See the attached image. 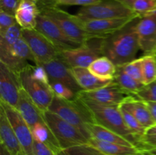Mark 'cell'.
<instances>
[{
  "instance_id": "cell-41",
  "label": "cell",
  "mask_w": 156,
  "mask_h": 155,
  "mask_svg": "<svg viewBox=\"0 0 156 155\" xmlns=\"http://www.w3.org/2000/svg\"><path fill=\"white\" fill-rule=\"evenodd\" d=\"M156 148V135H146L140 139V149L141 150Z\"/></svg>"
},
{
  "instance_id": "cell-12",
  "label": "cell",
  "mask_w": 156,
  "mask_h": 155,
  "mask_svg": "<svg viewBox=\"0 0 156 155\" xmlns=\"http://www.w3.org/2000/svg\"><path fill=\"white\" fill-rule=\"evenodd\" d=\"M35 29L44 35L59 51L76 48L81 46V44L69 39L56 23L41 13L37 17Z\"/></svg>"
},
{
  "instance_id": "cell-17",
  "label": "cell",
  "mask_w": 156,
  "mask_h": 155,
  "mask_svg": "<svg viewBox=\"0 0 156 155\" xmlns=\"http://www.w3.org/2000/svg\"><path fill=\"white\" fill-rule=\"evenodd\" d=\"M136 17L109 18L83 21L81 20L82 27L86 32L93 36H108L124 27Z\"/></svg>"
},
{
  "instance_id": "cell-45",
  "label": "cell",
  "mask_w": 156,
  "mask_h": 155,
  "mask_svg": "<svg viewBox=\"0 0 156 155\" xmlns=\"http://www.w3.org/2000/svg\"><path fill=\"white\" fill-rule=\"evenodd\" d=\"M0 155H12L9 150L2 143H0Z\"/></svg>"
},
{
  "instance_id": "cell-7",
  "label": "cell",
  "mask_w": 156,
  "mask_h": 155,
  "mask_svg": "<svg viewBox=\"0 0 156 155\" xmlns=\"http://www.w3.org/2000/svg\"><path fill=\"white\" fill-rule=\"evenodd\" d=\"M76 15L83 21L139 16L119 0H101L91 5L81 7Z\"/></svg>"
},
{
  "instance_id": "cell-1",
  "label": "cell",
  "mask_w": 156,
  "mask_h": 155,
  "mask_svg": "<svg viewBox=\"0 0 156 155\" xmlns=\"http://www.w3.org/2000/svg\"><path fill=\"white\" fill-rule=\"evenodd\" d=\"M140 16L133 19L118 31L105 36L102 43V54L116 66H123L136 59L140 50L136 25Z\"/></svg>"
},
{
  "instance_id": "cell-37",
  "label": "cell",
  "mask_w": 156,
  "mask_h": 155,
  "mask_svg": "<svg viewBox=\"0 0 156 155\" xmlns=\"http://www.w3.org/2000/svg\"><path fill=\"white\" fill-rule=\"evenodd\" d=\"M29 68H30V74H31V76L34 78L41 82H44L45 84H50L48 74H47L45 68L42 65H38V64L34 65H30Z\"/></svg>"
},
{
  "instance_id": "cell-4",
  "label": "cell",
  "mask_w": 156,
  "mask_h": 155,
  "mask_svg": "<svg viewBox=\"0 0 156 155\" xmlns=\"http://www.w3.org/2000/svg\"><path fill=\"white\" fill-rule=\"evenodd\" d=\"M40 12L56 23L69 39L77 43H85L91 37L82 27L80 19L76 16L59 9L56 5H45L39 7Z\"/></svg>"
},
{
  "instance_id": "cell-11",
  "label": "cell",
  "mask_w": 156,
  "mask_h": 155,
  "mask_svg": "<svg viewBox=\"0 0 156 155\" xmlns=\"http://www.w3.org/2000/svg\"><path fill=\"white\" fill-rule=\"evenodd\" d=\"M0 105L5 109L23 152L26 155H34V137L27 123L21 116L17 108L5 103L2 100L0 101Z\"/></svg>"
},
{
  "instance_id": "cell-51",
  "label": "cell",
  "mask_w": 156,
  "mask_h": 155,
  "mask_svg": "<svg viewBox=\"0 0 156 155\" xmlns=\"http://www.w3.org/2000/svg\"><path fill=\"white\" fill-rule=\"evenodd\" d=\"M154 55H155V57H156V52H155V53H154Z\"/></svg>"
},
{
  "instance_id": "cell-13",
  "label": "cell",
  "mask_w": 156,
  "mask_h": 155,
  "mask_svg": "<svg viewBox=\"0 0 156 155\" xmlns=\"http://www.w3.org/2000/svg\"><path fill=\"white\" fill-rule=\"evenodd\" d=\"M22 89L18 74L0 62V97L1 100L17 108Z\"/></svg>"
},
{
  "instance_id": "cell-26",
  "label": "cell",
  "mask_w": 156,
  "mask_h": 155,
  "mask_svg": "<svg viewBox=\"0 0 156 155\" xmlns=\"http://www.w3.org/2000/svg\"><path fill=\"white\" fill-rule=\"evenodd\" d=\"M88 69L96 77L104 80H113L117 66L106 56H101L88 66Z\"/></svg>"
},
{
  "instance_id": "cell-49",
  "label": "cell",
  "mask_w": 156,
  "mask_h": 155,
  "mask_svg": "<svg viewBox=\"0 0 156 155\" xmlns=\"http://www.w3.org/2000/svg\"><path fill=\"white\" fill-rule=\"evenodd\" d=\"M139 155H152V154H150V153H146V152H145V151H143V150H142L141 153H140Z\"/></svg>"
},
{
  "instance_id": "cell-47",
  "label": "cell",
  "mask_w": 156,
  "mask_h": 155,
  "mask_svg": "<svg viewBox=\"0 0 156 155\" xmlns=\"http://www.w3.org/2000/svg\"><path fill=\"white\" fill-rule=\"evenodd\" d=\"M56 155H71L65 149H61L59 151H57L56 153Z\"/></svg>"
},
{
  "instance_id": "cell-10",
  "label": "cell",
  "mask_w": 156,
  "mask_h": 155,
  "mask_svg": "<svg viewBox=\"0 0 156 155\" xmlns=\"http://www.w3.org/2000/svg\"><path fill=\"white\" fill-rule=\"evenodd\" d=\"M28 61L36 65L34 56L22 36L9 49L0 50V62L18 74L27 68Z\"/></svg>"
},
{
  "instance_id": "cell-31",
  "label": "cell",
  "mask_w": 156,
  "mask_h": 155,
  "mask_svg": "<svg viewBox=\"0 0 156 155\" xmlns=\"http://www.w3.org/2000/svg\"><path fill=\"white\" fill-rule=\"evenodd\" d=\"M123 68L129 75L144 84L143 74V57L133 59L123 65Z\"/></svg>"
},
{
  "instance_id": "cell-24",
  "label": "cell",
  "mask_w": 156,
  "mask_h": 155,
  "mask_svg": "<svg viewBox=\"0 0 156 155\" xmlns=\"http://www.w3.org/2000/svg\"><path fill=\"white\" fill-rule=\"evenodd\" d=\"M88 144L100 150L105 155H139L142 151L136 147L106 142L93 138H90Z\"/></svg>"
},
{
  "instance_id": "cell-21",
  "label": "cell",
  "mask_w": 156,
  "mask_h": 155,
  "mask_svg": "<svg viewBox=\"0 0 156 155\" xmlns=\"http://www.w3.org/2000/svg\"><path fill=\"white\" fill-rule=\"evenodd\" d=\"M0 143L9 150L12 155H17L23 151L19 141L9 122L5 109L0 105Z\"/></svg>"
},
{
  "instance_id": "cell-9",
  "label": "cell",
  "mask_w": 156,
  "mask_h": 155,
  "mask_svg": "<svg viewBox=\"0 0 156 155\" xmlns=\"http://www.w3.org/2000/svg\"><path fill=\"white\" fill-rule=\"evenodd\" d=\"M21 36L27 42L36 60V65H43L58 57L59 50L36 29H22Z\"/></svg>"
},
{
  "instance_id": "cell-8",
  "label": "cell",
  "mask_w": 156,
  "mask_h": 155,
  "mask_svg": "<svg viewBox=\"0 0 156 155\" xmlns=\"http://www.w3.org/2000/svg\"><path fill=\"white\" fill-rule=\"evenodd\" d=\"M30 65L29 64L27 68L18 74L21 86L38 108L44 112L48 110L54 94L50 84L36 80L32 77L29 68Z\"/></svg>"
},
{
  "instance_id": "cell-50",
  "label": "cell",
  "mask_w": 156,
  "mask_h": 155,
  "mask_svg": "<svg viewBox=\"0 0 156 155\" xmlns=\"http://www.w3.org/2000/svg\"><path fill=\"white\" fill-rule=\"evenodd\" d=\"M17 155H26V154H25V153H24V152L21 151V153H18V154H17Z\"/></svg>"
},
{
  "instance_id": "cell-32",
  "label": "cell",
  "mask_w": 156,
  "mask_h": 155,
  "mask_svg": "<svg viewBox=\"0 0 156 155\" xmlns=\"http://www.w3.org/2000/svg\"><path fill=\"white\" fill-rule=\"evenodd\" d=\"M50 86L56 97L68 100L78 98V94L63 84L57 81H50Z\"/></svg>"
},
{
  "instance_id": "cell-22",
  "label": "cell",
  "mask_w": 156,
  "mask_h": 155,
  "mask_svg": "<svg viewBox=\"0 0 156 155\" xmlns=\"http://www.w3.org/2000/svg\"><path fill=\"white\" fill-rule=\"evenodd\" d=\"M71 69L76 81L82 91H88L99 89L107 86L113 81V80H104L96 77L88 68L75 67L71 68Z\"/></svg>"
},
{
  "instance_id": "cell-42",
  "label": "cell",
  "mask_w": 156,
  "mask_h": 155,
  "mask_svg": "<svg viewBox=\"0 0 156 155\" xmlns=\"http://www.w3.org/2000/svg\"><path fill=\"white\" fill-rule=\"evenodd\" d=\"M146 103L156 122V103H153V102H146Z\"/></svg>"
},
{
  "instance_id": "cell-23",
  "label": "cell",
  "mask_w": 156,
  "mask_h": 155,
  "mask_svg": "<svg viewBox=\"0 0 156 155\" xmlns=\"http://www.w3.org/2000/svg\"><path fill=\"white\" fill-rule=\"evenodd\" d=\"M87 128L91 137L93 138L106 142L114 143V144L129 146V147H136L130 141L122 137L121 135L97 123H88Z\"/></svg>"
},
{
  "instance_id": "cell-40",
  "label": "cell",
  "mask_w": 156,
  "mask_h": 155,
  "mask_svg": "<svg viewBox=\"0 0 156 155\" xmlns=\"http://www.w3.org/2000/svg\"><path fill=\"white\" fill-rule=\"evenodd\" d=\"M34 155H56V152L44 143L34 139Z\"/></svg>"
},
{
  "instance_id": "cell-38",
  "label": "cell",
  "mask_w": 156,
  "mask_h": 155,
  "mask_svg": "<svg viewBox=\"0 0 156 155\" xmlns=\"http://www.w3.org/2000/svg\"><path fill=\"white\" fill-rule=\"evenodd\" d=\"M101 0H56L54 5L56 6H73V5H79L84 7V6H88L94 5L95 3L99 2Z\"/></svg>"
},
{
  "instance_id": "cell-27",
  "label": "cell",
  "mask_w": 156,
  "mask_h": 155,
  "mask_svg": "<svg viewBox=\"0 0 156 155\" xmlns=\"http://www.w3.org/2000/svg\"><path fill=\"white\" fill-rule=\"evenodd\" d=\"M34 139L47 144L55 152L61 150V147L47 122L37 123L30 129Z\"/></svg>"
},
{
  "instance_id": "cell-15",
  "label": "cell",
  "mask_w": 156,
  "mask_h": 155,
  "mask_svg": "<svg viewBox=\"0 0 156 155\" xmlns=\"http://www.w3.org/2000/svg\"><path fill=\"white\" fill-rule=\"evenodd\" d=\"M140 50L145 55L156 52V11L140 16L136 25Z\"/></svg>"
},
{
  "instance_id": "cell-52",
  "label": "cell",
  "mask_w": 156,
  "mask_h": 155,
  "mask_svg": "<svg viewBox=\"0 0 156 155\" xmlns=\"http://www.w3.org/2000/svg\"><path fill=\"white\" fill-rule=\"evenodd\" d=\"M34 1H36V2H37V1H38V0H34Z\"/></svg>"
},
{
  "instance_id": "cell-20",
  "label": "cell",
  "mask_w": 156,
  "mask_h": 155,
  "mask_svg": "<svg viewBox=\"0 0 156 155\" xmlns=\"http://www.w3.org/2000/svg\"><path fill=\"white\" fill-rule=\"evenodd\" d=\"M37 2L34 0H21L15 12L17 23L22 29L36 28L37 19L40 15Z\"/></svg>"
},
{
  "instance_id": "cell-14",
  "label": "cell",
  "mask_w": 156,
  "mask_h": 155,
  "mask_svg": "<svg viewBox=\"0 0 156 155\" xmlns=\"http://www.w3.org/2000/svg\"><path fill=\"white\" fill-rule=\"evenodd\" d=\"M129 96L114 81L107 86L94 91H81L78 97L83 100L102 103V104H120Z\"/></svg>"
},
{
  "instance_id": "cell-16",
  "label": "cell",
  "mask_w": 156,
  "mask_h": 155,
  "mask_svg": "<svg viewBox=\"0 0 156 155\" xmlns=\"http://www.w3.org/2000/svg\"><path fill=\"white\" fill-rule=\"evenodd\" d=\"M41 65L45 68L50 81L63 84L77 94L82 91L73 75L71 68L59 57Z\"/></svg>"
},
{
  "instance_id": "cell-34",
  "label": "cell",
  "mask_w": 156,
  "mask_h": 155,
  "mask_svg": "<svg viewBox=\"0 0 156 155\" xmlns=\"http://www.w3.org/2000/svg\"><path fill=\"white\" fill-rule=\"evenodd\" d=\"M134 97L144 102L156 103V80L150 84H145L144 87L134 95Z\"/></svg>"
},
{
  "instance_id": "cell-46",
  "label": "cell",
  "mask_w": 156,
  "mask_h": 155,
  "mask_svg": "<svg viewBox=\"0 0 156 155\" xmlns=\"http://www.w3.org/2000/svg\"><path fill=\"white\" fill-rule=\"evenodd\" d=\"M119 1L121 2L122 3H123L124 5H126V6H128V7H129L132 9L133 5L134 2H135L136 0H119Z\"/></svg>"
},
{
  "instance_id": "cell-33",
  "label": "cell",
  "mask_w": 156,
  "mask_h": 155,
  "mask_svg": "<svg viewBox=\"0 0 156 155\" xmlns=\"http://www.w3.org/2000/svg\"><path fill=\"white\" fill-rule=\"evenodd\" d=\"M132 9L139 16H143L156 11V0H136Z\"/></svg>"
},
{
  "instance_id": "cell-43",
  "label": "cell",
  "mask_w": 156,
  "mask_h": 155,
  "mask_svg": "<svg viewBox=\"0 0 156 155\" xmlns=\"http://www.w3.org/2000/svg\"><path fill=\"white\" fill-rule=\"evenodd\" d=\"M56 0H38L37 2L38 7L45 5H54Z\"/></svg>"
},
{
  "instance_id": "cell-19",
  "label": "cell",
  "mask_w": 156,
  "mask_h": 155,
  "mask_svg": "<svg viewBox=\"0 0 156 155\" xmlns=\"http://www.w3.org/2000/svg\"><path fill=\"white\" fill-rule=\"evenodd\" d=\"M120 106L129 111L146 129L156 124L146 102L139 100L134 96H129L120 103Z\"/></svg>"
},
{
  "instance_id": "cell-36",
  "label": "cell",
  "mask_w": 156,
  "mask_h": 155,
  "mask_svg": "<svg viewBox=\"0 0 156 155\" xmlns=\"http://www.w3.org/2000/svg\"><path fill=\"white\" fill-rule=\"evenodd\" d=\"M17 24L15 15L0 10V35L5 33L9 28Z\"/></svg>"
},
{
  "instance_id": "cell-39",
  "label": "cell",
  "mask_w": 156,
  "mask_h": 155,
  "mask_svg": "<svg viewBox=\"0 0 156 155\" xmlns=\"http://www.w3.org/2000/svg\"><path fill=\"white\" fill-rule=\"evenodd\" d=\"M21 0H0V10L15 15Z\"/></svg>"
},
{
  "instance_id": "cell-30",
  "label": "cell",
  "mask_w": 156,
  "mask_h": 155,
  "mask_svg": "<svg viewBox=\"0 0 156 155\" xmlns=\"http://www.w3.org/2000/svg\"><path fill=\"white\" fill-rule=\"evenodd\" d=\"M21 32L22 28L17 23L5 33L0 35V50H7L13 46L14 43L21 37Z\"/></svg>"
},
{
  "instance_id": "cell-28",
  "label": "cell",
  "mask_w": 156,
  "mask_h": 155,
  "mask_svg": "<svg viewBox=\"0 0 156 155\" xmlns=\"http://www.w3.org/2000/svg\"><path fill=\"white\" fill-rule=\"evenodd\" d=\"M120 106L123 120L125 122V124L127 126V128L130 131L131 133L139 140V141H140V139L145 135L146 129L129 111L125 109L123 106H120Z\"/></svg>"
},
{
  "instance_id": "cell-44",
  "label": "cell",
  "mask_w": 156,
  "mask_h": 155,
  "mask_svg": "<svg viewBox=\"0 0 156 155\" xmlns=\"http://www.w3.org/2000/svg\"><path fill=\"white\" fill-rule=\"evenodd\" d=\"M146 135H156V124L153 125L151 127L148 128L146 130V133H145Z\"/></svg>"
},
{
  "instance_id": "cell-6",
  "label": "cell",
  "mask_w": 156,
  "mask_h": 155,
  "mask_svg": "<svg viewBox=\"0 0 156 155\" xmlns=\"http://www.w3.org/2000/svg\"><path fill=\"white\" fill-rule=\"evenodd\" d=\"M105 36H94L80 46L60 50L58 57L70 68H88L98 58L103 56L102 43Z\"/></svg>"
},
{
  "instance_id": "cell-25",
  "label": "cell",
  "mask_w": 156,
  "mask_h": 155,
  "mask_svg": "<svg viewBox=\"0 0 156 155\" xmlns=\"http://www.w3.org/2000/svg\"><path fill=\"white\" fill-rule=\"evenodd\" d=\"M113 81L117 84L125 93L134 96L144 87V84L136 80L123 70V66H117V71Z\"/></svg>"
},
{
  "instance_id": "cell-5",
  "label": "cell",
  "mask_w": 156,
  "mask_h": 155,
  "mask_svg": "<svg viewBox=\"0 0 156 155\" xmlns=\"http://www.w3.org/2000/svg\"><path fill=\"white\" fill-rule=\"evenodd\" d=\"M44 117L47 126L57 139L62 149L88 144V139L77 129L50 110L44 112Z\"/></svg>"
},
{
  "instance_id": "cell-29",
  "label": "cell",
  "mask_w": 156,
  "mask_h": 155,
  "mask_svg": "<svg viewBox=\"0 0 156 155\" xmlns=\"http://www.w3.org/2000/svg\"><path fill=\"white\" fill-rule=\"evenodd\" d=\"M143 74L144 84L156 80V57L154 54L143 56Z\"/></svg>"
},
{
  "instance_id": "cell-48",
  "label": "cell",
  "mask_w": 156,
  "mask_h": 155,
  "mask_svg": "<svg viewBox=\"0 0 156 155\" xmlns=\"http://www.w3.org/2000/svg\"><path fill=\"white\" fill-rule=\"evenodd\" d=\"M143 151L146 152L148 153H150L152 155H156V148H151L149 150H143Z\"/></svg>"
},
{
  "instance_id": "cell-3",
  "label": "cell",
  "mask_w": 156,
  "mask_h": 155,
  "mask_svg": "<svg viewBox=\"0 0 156 155\" xmlns=\"http://www.w3.org/2000/svg\"><path fill=\"white\" fill-rule=\"evenodd\" d=\"M48 109L77 128L88 141L91 138L87 124L95 122L91 111L79 97L75 100H68L54 96Z\"/></svg>"
},
{
  "instance_id": "cell-35",
  "label": "cell",
  "mask_w": 156,
  "mask_h": 155,
  "mask_svg": "<svg viewBox=\"0 0 156 155\" xmlns=\"http://www.w3.org/2000/svg\"><path fill=\"white\" fill-rule=\"evenodd\" d=\"M66 150L71 155H105L88 143L69 147Z\"/></svg>"
},
{
  "instance_id": "cell-18",
  "label": "cell",
  "mask_w": 156,
  "mask_h": 155,
  "mask_svg": "<svg viewBox=\"0 0 156 155\" xmlns=\"http://www.w3.org/2000/svg\"><path fill=\"white\" fill-rule=\"evenodd\" d=\"M17 109L19 111L21 116L25 120L30 129L37 123L46 122L44 117V112L38 108L23 88L20 92Z\"/></svg>"
},
{
  "instance_id": "cell-2",
  "label": "cell",
  "mask_w": 156,
  "mask_h": 155,
  "mask_svg": "<svg viewBox=\"0 0 156 155\" xmlns=\"http://www.w3.org/2000/svg\"><path fill=\"white\" fill-rule=\"evenodd\" d=\"M82 100L91 111L95 123L121 135L140 149V141L125 124L120 104H102Z\"/></svg>"
}]
</instances>
